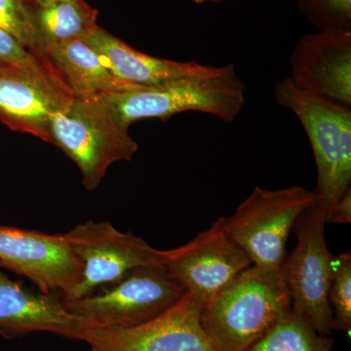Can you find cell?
Masks as SVG:
<instances>
[{
    "label": "cell",
    "instance_id": "obj_1",
    "mask_svg": "<svg viewBox=\"0 0 351 351\" xmlns=\"http://www.w3.org/2000/svg\"><path fill=\"white\" fill-rule=\"evenodd\" d=\"M292 313L280 269L252 265L202 304L200 322L221 351H245Z\"/></svg>",
    "mask_w": 351,
    "mask_h": 351
},
{
    "label": "cell",
    "instance_id": "obj_2",
    "mask_svg": "<svg viewBox=\"0 0 351 351\" xmlns=\"http://www.w3.org/2000/svg\"><path fill=\"white\" fill-rule=\"evenodd\" d=\"M246 86L233 64L151 87H133L100 98L122 125L142 119H167L178 113L198 112L226 123L239 117Z\"/></svg>",
    "mask_w": 351,
    "mask_h": 351
},
{
    "label": "cell",
    "instance_id": "obj_3",
    "mask_svg": "<svg viewBox=\"0 0 351 351\" xmlns=\"http://www.w3.org/2000/svg\"><path fill=\"white\" fill-rule=\"evenodd\" d=\"M274 97L294 113L308 138L317 171L316 206L327 218L351 189V108L306 91L289 77L277 83Z\"/></svg>",
    "mask_w": 351,
    "mask_h": 351
},
{
    "label": "cell",
    "instance_id": "obj_4",
    "mask_svg": "<svg viewBox=\"0 0 351 351\" xmlns=\"http://www.w3.org/2000/svg\"><path fill=\"white\" fill-rule=\"evenodd\" d=\"M50 144L76 164L88 191L98 188L113 163L130 161L138 152L129 128L100 100L75 99L51 120Z\"/></svg>",
    "mask_w": 351,
    "mask_h": 351
},
{
    "label": "cell",
    "instance_id": "obj_5",
    "mask_svg": "<svg viewBox=\"0 0 351 351\" xmlns=\"http://www.w3.org/2000/svg\"><path fill=\"white\" fill-rule=\"evenodd\" d=\"M186 292L166 265H145L91 294L64 301L69 311L84 318L88 329L129 328L160 315Z\"/></svg>",
    "mask_w": 351,
    "mask_h": 351
},
{
    "label": "cell",
    "instance_id": "obj_6",
    "mask_svg": "<svg viewBox=\"0 0 351 351\" xmlns=\"http://www.w3.org/2000/svg\"><path fill=\"white\" fill-rule=\"evenodd\" d=\"M316 205L313 191L304 186L269 191L256 186L226 218L230 237L263 269H280L288 237L300 218Z\"/></svg>",
    "mask_w": 351,
    "mask_h": 351
},
{
    "label": "cell",
    "instance_id": "obj_7",
    "mask_svg": "<svg viewBox=\"0 0 351 351\" xmlns=\"http://www.w3.org/2000/svg\"><path fill=\"white\" fill-rule=\"evenodd\" d=\"M325 215L317 206L306 212L298 223L297 245L280 265L290 295L292 311L302 316L321 335L329 336L332 313L329 290L334 257L325 239Z\"/></svg>",
    "mask_w": 351,
    "mask_h": 351
},
{
    "label": "cell",
    "instance_id": "obj_8",
    "mask_svg": "<svg viewBox=\"0 0 351 351\" xmlns=\"http://www.w3.org/2000/svg\"><path fill=\"white\" fill-rule=\"evenodd\" d=\"M64 237L82 263V280L64 300L91 294L117 282L137 267L165 263V251L152 248L133 233L119 232L108 221H88L64 233Z\"/></svg>",
    "mask_w": 351,
    "mask_h": 351
},
{
    "label": "cell",
    "instance_id": "obj_9",
    "mask_svg": "<svg viewBox=\"0 0 351 351\" xmlns=\"http://www.w3.org/2000/svg\"><path fill=\"white\" fill-rule=\"evenodd\" d=\"M73 100L63 77L45 58L0 73V122L11 130L50 143L51 120Z\"/></svg>",
    "mask_w": 351,
    "mask_h": 351
},
{
    "label": "cell",
    "instance_id": "obj_10",
    "mask_svg": "<svg viewBox=\"0 0 351 351\" xmlns=\"http://www.w3.org/2000/svg\"><path fill=\"white\" fill-rule=\"evenodd\" d=\"M164 265L186 292L203 304L228 287L253 263L230 237L225 217H221L188 243L165 250Z\"/></svg>",
    "mask_w": 351,
    "mask_h": 351
},
{
    "label": "cell",
    "instance_id": "obj_11",
    "mask_svg": "<svg viewBox=\"0 0 351 351\" xmlns=\"http://www.w3.org/2000/svg\"><path fill=\"white\" fill-rule=\"evenodd\" d=\"M201 306L186 292L154 319L129 328H89L82 341L92 351H221L203 330Z\"/></svg>",
    "mask_w": 351,
    "mask_h": 351
},
{
    "label": "cell",
    "instance_id": "obj_12",
    "mask_svg": "<svg viewBox=\"0 0 351 351\" xmlns=\"http://www.w3.org/2000/svg\"><path fill=\"white\" fill-rule=\"evenodd\" d=\"M0 265L29 278L45 294L69 299L82 277V263L64 234L0 225Z\"/></svg>",
    "mask_w": 351,
    "mask_h": 351
},
{
    "label": "cell",
    "instance_id": "obj_13",
    "mask_svg": "<svg viewBox=\"0 0 351 351\" xmlns=\"http://www.w3.org/2000/svg\"><path fill=\"white\" fill-rule=\"evenodd\" d=\"M290 80L302 89L351 108V32L320 29L299 39Z\"/></svg>",
    "mask_w": 351,
    "mask_h": 351
},
{
    "label": "cell",
    "instance_id": "obj_14",
    "mask_svg": "<svg viewBox=\"0 0 351 351\" xmlns=\"http://www.w3.org/2000/svg\"><path fill=\"white\" fill-rule=\"evenodd\" d=\"M88 326L69 311L58 293L34 294L0 269V335L12 339L34 332H47L83 341Z\"/></svg>",
    "mask_w": 351,
    "mask_h": 351
},
{
    "label": "cell",
    "instance_id": "obj_15",
    "mask_svg": "<svg viewBox=\"0 0 351 351\" xmlns=\"http://www.w3.org/2000/svg\"><path fill=\"white\" fill-rule=\"evenodd\" d=\"M117 80L136 87H151L208 73L214 68L196 61L177 62L151 56L132 48L96 25L82 38Z\"/></svg>",
    "mask_w": 351,
    "mask_h": 351
},
{
    "label": "cell",
    "instance_id": "obj_16",
    "mask_svg": "<svg viewBox=\"0 0 351 351\" xmlns=\"http://www.w3.org/2000/svg\"><path fill=\"white\" fill-rule=\"evenodd\" d=\"M66 83L75 99L96 100L136 87L117 80L82 39L51 47L43 54Z\"/></svg>",
    "mask_w": 351,
    "mask_h": 351
},
{
    "label": "cell",
    "instance_id": "obj_17",
    "mask_svg": "<svg viewBox=\"0 0 351 351\" xmlns=\"http://www.w3.org/2000/svg\"><path fill=\"white\" fill-rule=\"evenodd\" d=\"M31 13L36 34L34 54L38 57L59 44L84 38L98 25V11L84 0H61L31 7Z\"/></svg>",
    "mask_w": 351,
    "mask_h": 351
},
{
    "label": "cell",
    "instance_id": "obj_18",
    "mask_svg": "<svg viewBox=\"0 0 351 351\" xmlns=\"http://www.w3.org/2000/svg\"><path fill=\"white\" fill-rule=\"evenodd\" d=\"M332 339L292 311L245 351H332Z\"/></svg>",
    "mask_w": 351,
    "mask_h": 351
},
{
    "label": "cell",
    "instance_id": "obj_19",
    "mask_svg": "<svg viewBox=\"0 0 351 351\" xmlns=\"http://www.w3.org/2000/svg\"><path fill=\"white\" fill-rule=\"evenodd\" d=\"M332 313V329L350 332L351 329V254L346 251L334 258L329 290Z\"/></svg>",
    "mask_w": 351,
    "mask_h": 351
},
{
    "label": "cell",
    "instance_id": "obj_20",
    "mask_svg": "<svg viewBox=\"0 0 351 351\" xmlns=\"http://www.w3.org/2000/svg\"><path fill=\"white\" fill-rule=\"evenodd\" d=\"M298 8L320 29L351 32V0H295Z\"/></svg>",
    "mask_w": 351,
    "mask_h": 351
},
{
    "label": "cell",
    "instance_id": "obj_21",
    "mask_svg": "<svg viewBox=\"0 0 351 351\" xmlns=\"http://www.w3.org/2000/svg\"><path fill=\"white\" fill-rule=\"evenodd\" d=\"M0 27L15 36L34 54L36 34L31 8L25 0H0Z\"/></svg>",
    "mask_w": 351,
    "mask_h": 351
},
{
    "label": "cell",
    "instance_id": "obj_22",
    "mask_svg": "<svg viewBox=\"0 0 351 351\" xmlns=\"http://www.w3.org/2000/svg\"><path fill=\"white\" fill-rule=\"evenodd\" d=\"M38 57L27 49L15 36L0 27V62L11 66H29L38 63Z\"/></svg>",
    "mask_w": 351,
    "mask_h": 351
},
{
    "label": "cell",
    "instance_id": "obj_23",
    "mask_svg": "<svg viewBox=\"0 0 351 351\" xmlns=\"http://www.w3.org/2000/svg\"><path fill=\"white\" fill-rule=\"evenodd\" d=\"M326 223H351V189L332 208L331 212L327 216Z\"/></svg>",
    "mask_w": 351,
    "mask_h": 351
},
{
    "label": "cell",
    "instance_id": "obj_24",
    "mask_svg": "<svg viewBox=\"0 0 351 351\" xmlns=\"http://www.w3.org/2000/svg\"><path fill=\"white\" fill-rule=\"evenodd\" d=\"M27 5L31 7H40L48 5V4L54 3V2L61 1V0H25Z\"/></svg>",
    "mask_w": 351,
    "mask_h": 351
},
{
    "label": "cell",
    "instance_id": "obj_25",
    "mask_svg": "<svg viewBox=\"0 0 351 351\" xmlns=\"http://www.w3.org/2000/svg\"><path fill=\"white\" fill-rule=\"evenodd\" d=\"M29 66H31V64H29ZM16 66H11V64H4L2 63V62H0V73H1V71H8V69H10L16 68Z\"/></svg>",
    "mask_w": 351,
    "mask_h": 351
},
{
    "label": "cell",
    "instance_id": "obj_26",
    "mask_svg": "<svg viewBox=\"0 0 351 351\" xmlns=\"http://www.w3.org/2000/svg\"><path fill=\"white\" fill-rule=\"evenodd\" d=\"M191 1L195 2L196 4H204L208 3V2L225 1V0H191Z\"/></svg>",
    "mask_w": 351,
    "mask_h": 351
}]
</instances>
